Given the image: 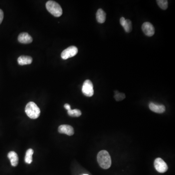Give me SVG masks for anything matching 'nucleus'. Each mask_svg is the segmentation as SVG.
Listing matches in <instances>:
<instances>
[{"instance_id":"nucleus-1","label":"nucleus","mask_w":175,"mask_h":175,"mask_svg":"<svg viewBox=\"0 0 175 175\" xmlns=\"http://www.w3.org/2000/svg\"><path fill=\"white\" fill-rule=\"evenodd\" d=\"M97 161L101 168L104 169L109 168L111 165V157L108 151L103 150L97 155Z\"/></svg>"},{"instance_id":"nucleus-2","label":"nucleus","mask_w":175,"mask_h":175,"mask_svg":"<svg viewBox=\"0 0 175 175\" xmlns=\"http://www.w3.org/2000/svg\"><path fill=\"white\" fill-rule=\"evenodd\" d=\"M25 111L27 115L32 119L38 118L41 114L40 108L33 102H30L27 104Z\"/></svg>"},{"instance_id":"nucleus-3","label":"nucleus","mask_w":175,"mask_h":175,"mask_svg":"<svg viewBox=\"0 0 175 175\" xmlns=\"http://www.w3.org/2000/svg\"><path fill=\"white\" fill-rule=\"evenodd\" d=\"M46 7L49 12L56 17H59L62 14V9L58 3L53 1H49L46 3Z\"/></svg>"},{"instance_id":"nucleus-4","label":"nucleus","mask_w":175,"mask_h":175,"mask_svg":"<svg viewBox=\"0 0 175 175\" xmlns=\"http://www.w3.org/2000/svg\"><path fill=\"white\" fill-rule=\"evenodd\" d=\"M82 91L83 94L88 97H91L94 95V86L91 81L89 80L85 81L83 84Z\"/></svg>"},{"instance_id":"nucleus-5","label":"nucleus","mask_w":175,"mask_h":175,"mask_svg":"<svg viewBox=\"0 0 175 175\" xmlns=\"http://www.w3.org/2000/svg\"><path fill=\"white\" fill-rule=\"evenodd\" d=\"M78 53V49L75 46H71L64 50L61 54V56L63 60H67L68 58L73 57Z\"/></svg>"},{"instance_id":"nucleus-6","label":"nucleus","mask_w":175,"mask_h":175,"mask_svg":"<svg viewBox=\"0 0 175 175\" xmlns=\"http://www.w3.org/2000/svg\"><path fill=\"white\" fill-rule=\"evenodd\" d=\"M154 167L158 172L161 173H165L168 168L166 163L160 158H158L154 161Z\"/></svg>"},{"instance_id":"nucleus-7","label":"nucleus","mask_w":175,"mask_h":175,"mask_svg":"<svg viewBox=\"0 0 175 175\" xmlns=\"http://www.w3.org/2000/svg\"><path fill=\"white\" fill-rule=\"evenodd\" d=\"M143 31L145 35L148 36H153L155 33L154 27L151 23L145 22L143 24L142 27Z\"/></svg>"},{"instance_id":"nucleus-8","label":"nucleus","mask_w":175,"mask_h":175,"mask_svg":"<svg viewBox=\"0 0 175 175\" xmlns=\"http://www.w3.org/2000/svg\"><path fill=\"white\" fill-rule=\"evenodd\" d=\"M58 132L61 134H65L69 136H72L74 134V129L72 126L68 124H62L58 127Z\"/></svg>"},{"instance_id":"nucleus-9","label":"nucleus","mask_w":175,"mask_h":175,"mask_svg":"<svg viewBox=\"0 0 175 175\" xmlns=\"http://www.w3.org/2000/svg\"><path fill=\"white\" fill-rule=\"evenodd\" d=\"M18 40L20 43L23 44H28L31 43L33 41L32 36L27 33H21L18 36Z\"/></svg>"},{"instance_id":"nucleus-10","label":"nucleus","mask_w":175,"mask_h":175,"mask_svg":"<svg viewBox=\"0 0 175 175\" xmlns=\"http://www.w3.org/2000/svg\"><path fill=\"white\" fill-rule=\"evenodd\" d=\"M149 108L150 110L157 114H163L165 111V107L164 105H156L153 103H150L149 104Z\"/></svg>"},{"instance_id":"nucleus-11","label":"nucleus","mask_w":175,"mask_h":175,"mask_svg":"<svg viewBox=\"0 0 175 175\" xmlns=\"http://www.w3.org/2000/svg\"><path fill=\"white\" fill-rule=\"evenodd\" d=\"M8 159L10 160L11 165L14 167L17 166L19 163V157L18 155L14 151H10L7 155Z\"/></svg>"},{"instance_id":"nucleus-12","label":"nucleus","mask_w":175,"mask_h":175,"mask_svg":"<svg viewBox=\"0 0 175 175\" xmlns=\"http://www.w3.org/2000/svg\"><path fill=\"white\" fill-rule=\"evenodd\" d=\"M33 59L30 56H21L18 58V64L20 65H28L32 63Z\"/></svg>"},{"instance_id":"nucleus-13","label":"nucleus","mask_w":175,"mask_h":175,"mask_svg":"<svg viewBox=\"0 0 175 175\" xmlns=\"http://www.w3.org/2000/svg\"><path fill=\"white\" fill-rule=\"evenodd\" d=\"M96 20L99 23L105 22L106 19V14L103 9H99L96 13Z\"/></svg>"},{"instance_id":"nucleus-14","label":"nucleus","mask_w":175,"mask_h":175,"mask_svg":"<svg viewBox=\"0 0 175 175\" xmlns=\"http://www.w3.org/2000/svg\"><path fill=\"white\" fill-rule=\"evenodd\" d=\"M34 153V150L32 149H29L26 152V157H25V162L28 164H30L33 161L32 156Z\"/></svg>"},{"instance_id":"nucleus-15","label":"nucleus","mask_w":175,"mask_h":175,"mask_svg":"<svg viewBox=\"0 0 175 175\" xmlns=\"http://www.w3.org/2000/svg\"><path fill=\"white\" fill-rule=\"evenodd\" d=\"M123 27L127 33H130L132 31V23L131 21L129 19L126 20L125 23Z\"/></svg>"},{"instance_id":"nucleus-16","label":"nucleus","mask_w":175,"mask_h":175,"mask_svg":"<svg viewBox=\"0 0 175 175\" xmlns=\"http://www.w3.org/2000/svg\"><path fill=\"white\" fill-rule=\"evenodd\" d=\"M68 114L70 116L77 117L80 116L81 115V112L80 109H70V110H68Z\"/></svg>"},{"instance_id":"nucleus-17","label":"nucleus","mask_w":175,"mask_h":175,"mask_svg":"<svg viewBox=\"0 0 175 175\" xmlns=\"http://www.w3.org/2000/svg\"><path fill=\"white\" fill-rule=\"evenodd\" d=\"M156 2L161 9L166 10L168 8V1L167 0H158Z\"/></svg>"},{"instance_id":"nucleus-18","label":"nucleus","mask_w":175,"mask_h":175,"mask_svg":"<svg viewBox=\"0 0 175 175\" xmlns=\"http://www.w3.org/2000/svg\"><path fill=\"white\" fill-rule=\"evenodd\" d=\"M115 95H114V98L117 101L123 100L124 99L126 98V95L123 93H120L117 91H115Z\"/></svg>"},{"instance_id":"nucleus-19","label":"nucleus","mask_w":175,"mask_h":175,"mask_svg":"<svg viewBox=\"0 0 175 175\" xmlns=\"http://www.w3.org/2000/svg\"><path fill=\"white\" fill-rule=\"evenodd\" d=\"M3 19V12L2 9H0V24L2 22Z\"/></svg>"},{"instance_id":"nucleus-20","label":"nucleus","mask_w":175,"mask_h":175,"mask_svg":"<svg viewBox=\"0 0 175 175\" xmlns=\"http://www.w3.org/2000/svg\"><path fill=\"white\" fill-rule=\"evenodd\" d=\"M126 22V19H124V17H122L120 20V24H121V26L123 27L124 23Z\"/></svg>"},{"instance_id":"nucleus-21","label":"nucleus","mask_w":175,"mask_h":175,"mask_svg":"<svg viewBox=\"0 0 175 175\" xmlns=\"http://www.w3.org/2000/svg\"><path fill=\"white\" fill-rule=\"evenodd\" d=\"M64 108H65V109H67V110H69L71 109L70 105L68 104H65V105H64Z\"/></svg>"},{"instance_id":"nucleus-22","label":"nucleus","mask_w":175,"mask_h":175,"mask_svg":"<svg viewBox=\"0 0 175 175\" xmlns=\"http://www.w3.org/2000/svg\"><path fill=\"white\" fill-rule=\"evenodd\" d=\"M87 175V174H84V175Z\"/></svg>"}]
</instances>
